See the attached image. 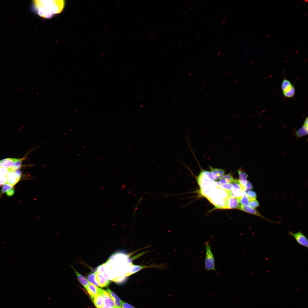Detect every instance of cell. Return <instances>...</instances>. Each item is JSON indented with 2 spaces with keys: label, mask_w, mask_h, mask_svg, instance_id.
<instances>
[{
  "label": "cell",
  "mask_w": 308,
  "mask_h": 308,
  "mask_svg": "<svg viewBox=\"0 0 308 308\" xmlns=\"http://www.w3.org/2000/svg\"><path fill=\"white\" fill-rule=\"evenodd\" d=\"M33 7L40 16L46 18L51 17L54 15L60 13L63 9L64 0H34Z\"/></svg>",
  "instance_id": "6da1fadb"
},
{
  "label": "cell",
  "mask_w": 308,
  "mask_h": 308,
  "mask_svg": "<svg viewBox=\"0 0 308 308\" xmlns=\"http://www.w3.org/2000/svg\"><path fill=\"white\" fill-rule=\"evenodd\" d=\"M212 237L209 240L206 241L204 243L206 250L205 257L204 260V267L203 270L207 271H214L216 274H218V272L215 268V262L214 256L212 251L210 242Z\"/></svg>",
  "instance_id": "7a4b0ae2"
},
{
  "label": "cell",
  "mask_w": 308,
  "mask_h": 308,
  "mask_svg": "<svg viewBox=\"0 0 308 308\" xmlns=\"http://www.w3.org/2000/svg\"><path fill=\"white\" fill-rule=\"evenodd\" d=\"M281 88L283 96L285 98H292L295 94V89L290 81L284 78L281 84Z\"/></svg>",
  "instance_id": "3957f363"
},
{
  "label": "cell",
  "mask_w": 308,
  "mask_h": 308,
  "mask_svg": "<svg viewBox=\"0 0 308 308\" xmlns=\"http://www.w3.org/2000/svg\"><path fill=\"white\" fill-rule=\"evenodd\" d=\"M288 235L293 237L296 242L300 245L307 248L308 247V240L307 237L300 231L297 232L290 231Z\"/></svg>",
  "instance_id": "277c9868"
},
{
  "label": "cell",
  "mask_w": 308,
  "mask_h": 308,
  "mask_svg": "<svg viewBox=\"0 0 308 308\" xmlns=\"http://www.w3.org/2000/svg\"><path fill=\"white\" fill-rule=\"evenodd\" d=\"M240 198L228 197L226 200V209L238 208Z\"/></svg>",
  "instance_id": "5b68a950"
},
{
  "label": "cell",
  "mask_w": 308,
  "mask_h": 308,
  "mask_svg": "<svg viewBox=\"0 0 308 308\" xmlns=\"http://www.w3.org/2000/svg\"><path fill=\"white\" fill-rule=\"evenodd\" d=\"M19 159L13 158H7L0 161V163L1 164V167H5L7 169L11 168L14 167L16 163Z\"/></svg>",
  "instance_id": "8992f818"
},
{
  "label": "cell",
  "mask_w": 308,
  "mask_h": 308,
  "mask_svg": "<svg viewBox=\"0 0 308 308\" xmlns=\"http://www.w3.org/2000/svg\"><path fill=\"white\" fill-rule=\"evenodd\" d=\"M7 183L13 186L20 180L15 173L14 171L9 170L6 175Z\"/></svg>",
  "instance_id": "52a82bcc"
},
{
  "label": "cell",
  "mask_w": 308,
  "mask_h": 308,
  "mask_svg": "<svg viewBox=\"0 0 308 308\" xmlns=\"http://www.w3.org/2000/svg\"><path fill=\"white\" fill-rule=\"evenodd\" d=\"M96 279L100 285V287H108L110 283V281L102 274L100 273H96Z\"/></svg>",
  "instance_id": "ba28073f"
},
{
  "label": "cell",
  "mask_w": 308,
  "mask_h": 308,
  "mask_svg": "<svg viewBox=\"0 0 308 308\" xmlns=\"http://www.w3.org/2000/svg\"><path fill=\"white\" fill-rule=\"evenodd\" d=\"M212 173L215 180H218L222 178L225 174L224 170L209 167Z\"/></svg>",
  "instance_id": "9c48e42d"
},
{
  "label": "cell",
  "mask_w": 308,
  "mask_h": 308,
  "mask_svg": "<svg viewBox=\"0 0 308 308\" xmlns=\"http://www.w3.org/2000/svg\"><path fill=\"white\" fill-rule=\"evenodd\" d=\"M226 200L213 198L209 200L215 206L216 208L226 209Z\"/></svg>",
  "instance_id": "30bf717a"
},
{
  "label": "cell",
  "mask_w": 308,
  "mask_h": 308,
  "mask_svg": "<svg viewBox=\"0 0 308 308\" xmlns=\"http://www.w3.org/2000/svg\"><path fill=\"white\" fill-rule=\"evenodd\" d=\"M85 288L90 297L91 299L93 298L98 293L99 288L91 283H90Z\"/></svg>",
  "instance_id": "8fae6325"
},
{
  "label": "cell",
  "mask_w": 308,
  "mask_h": 308,
  "mask_svg": "<svg viewBox=\"0 0 308 308\" xmlns=\"http://www.w3.org/2000/svg\"><path fill=\"white\" fill-rule=\"evenodd\" d=\"M70 266L74 270L79 281L85 288L90 283V282L88 279L79 273L72 266L70 265Z\"/></svg>",
  "instance_id": "7c38bea8"
},
{
  "label": "cell",
  "mask_w": 308,
  "mask_h": 308,
  "mask_svg": "<svg viewBox=\"0 0 308 308\" xmlns=\"http://www.w3.org/2000/svg\"><path fill=\"white\" fill-rule=\"evenodd\" d=\"M238 209L247 213L254 214L264 218L262 216L257 210H255V209L249 206H246L242 204H240Z\"/></svg>",
  "instance_id": "4fadbf2b"
},
{
  "label": "cell",
  "mask_w": 308,
  "mask_h": 308,
  "mask_svg": "<svg viewBox=\"0 0 308 308\" xmlns=\"http://www.w3.org/2000/svg\"><path fill=\"white\" fill-rule=\"evenodd\" d=\"M110 295L116 307L117 308H121V300L117 295L110 289L105 290Z\"/></svg>",
  "instance_id": "5bb4252c"
},
{
  "label": "cell",
  "mask_w": 308,
  "mask_h": 308,
  "mask_svg": "<svg viewBox=\"0 0 308 308\" xmlns=\"http://www.w3.org/2000/svg\"><path fill=\"white\" fill-rule=\"evenodd\" d=\"M91 299L97 308H101L103 307V299L100 294L98 293Z\"/></svg>",
  "instance_id": "9a60e30c"
},
{
  "label": "cell",
  "mask_w": 308,
  "mask_h": 308,
  "mask_svg": "<svg viewBox=\"0 0 308 308\" xmlns=\"http://www.w3.org/2000/svg\"><path fill=\"white\" fill-rule=\"evenodd\" d=\"M308 130V125L303 124L301 127L296 131L297 137H300L307 135Z\"/></svg>",
  "instance_id": "2e32d148"
},
{
  "label": "cell",
  "mask_w": 308,
  "mask_h": 308,
  "mask_svg": "<svg viewBox=\"0 0 308 308\" xmlns=\"http://www.w3.org/2000/svg\"><path fill=\"white\" fill-rule=\"evenodd\" d=\"M243 192L239 190L232 188V190L228 192L229 197L240 198L242 196Z\"/></svg>",
  "instance_id": "e0dca14e"
},
{
  "label": "cell",
  "mask_w": 308,
  "mask_h": 308,
  "mask_svg": "<svg viewBox=\"0 0 308 308\" xmlns=\"http://www.w3.org/2000/svg\"><path fill=\"white\" fill-rule=\"evenodd\" d=\"M233 176L231 173L227 174L221 178L219 182L220 184H223L227 183H232L234 180Z\"/></svg>",
  "instance_id": "ac0fdd59"
},
{
  "label": "cell",
  "mask_w": 308,
  "mask_h": 308,
  "mask_svg": "<svg viewBox=\"0 0 308 308\" xmlns=\"http://www.w3.org/2000/svg\"><path fill=\"white\" fill-rule=\"evenodd\" d=\"M88 280L91 283L96 286H100V285L98 282L96 277V274L95 273H91L87 276Z\"/></svg>",
  "instance_id": "d6986e66"
},
{
  "label": "cell",
  "mask_w": 308,
  "mask_h": 308,
  "mask_svg": "<svg viewBox=\"0 0 308 308\" xmlns=\"http://www.w3.org/2000/svg\"><path fill=\"white\" fill-rule=\"evenodd\" d=\"M239 202L242 205L247 206H249V200L245 191L243 192L242 196L240 198Z\"/></svg>",
  "instance_id": "ffe728a7"
},
{
  "label": "cell",
  "mask_w": 308,
  "mask_h": 308,
  "mask_svg": "<svg viewBox=\"0 0 308 308\" xmlns=\"http://www.w3.org/2000/svg\"><path fill=\"white\" fill-rule=\"evenodd\" d=\"M200 174L203 177L212 181H215L212 173L208 171L203 170L202 171Z\"/></svg>",
  "instance_id": "44dd1931"
},
{
  "label": "cell",
  "mask_w": 308,
  "mask_h": 308,
  "mask_svg": "<svg viewBox=\"0 0 308 308\" xmlns=\"http://www.w3.org/2000/svg\"><path fill=\"white\" fill-rule=\"evenodd\" d=\"M25 159V157H24L22 158L19 159V160L16 163L15 165L13 167L8 169L9 170L15 171L20 169L21 167L22 163L23 161Z\"/></svg>",
  "instance_id": "7402d4cb"
},
{
  "label": "cell",
  "mask_w": 308,
  "mask_h": 308,
  "mask_svg": "<svg viewBox=\"0 0 308 308\" xmlns=\"http://www.w3.org/2000/svg\"><path fill=\"white\" fill-rule=\"evenodd\" d=\"M217 188H220L229 192L232 190L233 186L231 183H228L221 185Z\"/></svg>",
  "instance_id": "603a6c76"
},
{
  "label": "cell",
  "mask_w": 308,
  "mask_h": 308,
  "mask_svg": "<svg viewBox=\"0 0 308 308\" xmlns=\"http://www.w3.org/2000/svg\"><path fill=\"white\" fill-rule=\"evenodd\" d=\"M233 188L239 190L241 191H244V190L242 186H241L239 180L235 179L234 181L232 183Z\"/></svg>",
  "instance_id": "cb8c5ba5"
},
{
  "label": "cell",
  "mask_w": 308,
  "mask_h": 308,
  "mask_svg": "<svg viewBox=\"0 0 308 308\" xmlns=\"http://www.w3.org/2000/svg\"><path fill=\"white\" fill-rule=\"evenodd\" d=\"M249 199V206L252 208L255 209L259 206V203L256 198H252Z\"/></svg>",
  "instance_id": "d4e9b609"
},
{
  "label": "cell",
  "mask_w": 308,
  "mask_h": 308,
  "mask_svg": "<svg viewBox=\"0 0 308 308\" xmlns=\"http://www.w3.org/2000/svg\"><path fill=\"white\" fill-rule=\"evenodd\" d=\"M238 174L239 178V181H246L248 177V175L242 170L239 169L238 170Z\"/></svg>",
  "instance_id": "484cf974"
},
{
  "label": "cell",
  "mask_w": 308,
  "mask_h": 308,
  "mask_svg": "<svg viewBox=\"0 0 308 308\" xmlns=\"http://www.w3.org/2000/svg\"><path fill=\"white\" fill-rule=\"evenodd\" d=\"M148 252H143L139 254H137L135 256H134L132 257L131 258H130L128 259L127 261V262L128 263L130 264L131 263H132V261L133 260L137 259L139 257H140L146 254V253H148Z\"/></svg>",
  "instance_id": "4316f807"
},
{
  "label": "cell",
  "mask_w": 308,
  "mask_h": 308,
  "mask_svg": "<svg viewBox=\"0 0 308 308\" xmlns=\"http://www.w3.org/2000/svg\"><path fill=\"white\" fill-rule=\"evenodd\" d=\"M13 187V186L12 185L7 183L4 184L2 186L1 190L2 193H3L7 192L10 189Z\"/></svg>",
  "instance_id": "83f0119b"
},
{
  "label": "cell",
  "mask_w": 308,
  "mask_h": 308,
  "mask_svg": "<svg viewBox=\"0 0 308 308\" xmlns=\"http://www.w3.org/2000/svg\"><path fill=\"white\" fill-rule=\"evenodd\" d=\"M246 193L249 199L256 198L257 196L256 193L253 191H248L246 192Z\"/></svg>",
  "instance_id": "f1b7e54d"
},
{
  "label": "cell",
  "mask_w": 308,
  "mask_h": 308,
  "mask_svg": "<svg viewBox=\"0 0 308 308\" xmlns=\"http://www.w3.org/2000/svg\"><path fill=\"white\" fill-rule=\"evenodd\" d=\"M9 171L8 169L0 167V176H6Z\"/></svg>",
  "instance_id": "f546056e"
},
{
  "label": "cell",
  "mask_w": 308,
  "mask_h": 308,
  "mask_svg": "<svg viewBox=\"0 0 308 308\" xmlns=\"http://www.w3.org/2000/svg\"><path fill=\"white\" fill-rule=\"evenodd\" d=\"M121 308H135L131 305L121 301Z\"/></svg>",
  "instance_id": "4dcf8cb0"
},
{
  "label": "cell",
  "mask_w": 308,
  "mask_h": 308,
  "mask_svg": "<svg viewBox=\"0 0 308 308\" xmlns=\"http://www.w3.org/2000/svg\"><path fill=\"white\" fill-rule=\"evenodd\" d=\"M7 179L6 176H0V186L6 183Z\"/></svg>",
  "instance_id": "1f68e13d"
},
{
  "label": "cell",
  "mask_w": 308,
  "mask_h": 308,
  "mask_svg": "<svg viewBox=\"0 0 308 308\" xmlns=\"http://www.w3.org/2000/svg\"><path fill=\"white\" fill-rule=\"evenodd\" d=\"M253 188V186L251 183L249 181H247L246 187V191L252 189Z\"/></svg>",
  "instance_id": "d6a6232c"
},
{
  "label": "cell",
  "mask_w": 308,
  "mask_h": 308,
  "mask_svg": "<svg viewBox=\"0 0 308 308\" xmlns=\"http://www.w3.org/2000/svg\"><path fill=\"white\" fill-rule=\"evenodd\" d=\"M15 193V190L13 189H11L8 191L6 193V194L7 196H12Z\"/></svg>",
  "instance_id": "836d02e7"
},
{
  "label": "cell",
  "mask_w": 308,
  "mask_h": 308,
  "mask_svg": "<svg viewBox=\"0 0 308 308\" xmlns=\"http://www.w3.org/2000/svg\"><path fill=\"white\" fill-rule=\"evenodd\" d=\"M14 171L18 178H19V179H20L21 177V173L20 170L19 169H18L15 171Z\"/></svg>",
  "instance_id": "e575fe53"
},
{
  "label": "cell",
  "mask_w": 308,
  "mask_h": 308,
  "mask_svg": "<svg viewBox=\"0 0 308 308\" xmlns=\"http://www.w3.org/2000/svg\"><path fill=\"white\" fill-rule=\"evenodd\" d=\"M308 117H307L305 118V120L304 121V124H304L305 125H308Z\"/></svg>",
  "instance_id": "d590c367"
},
{
  "label": "cell",
  "mask_w": 308,
  "mask_h": 308,
  "mask_svg": "<svg viewBox=\"0 0 308 308\" xmlns=\"http://www.w3.org/2000/svg\"><path fill=\"white\" fill-rule=\"evenodd\" d=\"M1 163H0V167H1Z\"/></svg>",
  "instance_id": "8d00e7d4"
},
{
  "label": "cell",
  "mask_w": 308,
  "mask_h": 308,
  "mask_svg": "<svg viewBox=\"0 0 308 308\" xmlns=\"http://www.w3.org/2000/svg\"><path fill=\"white\" fill-rule=\"evenodd\" d=\"M103 308V307H102V308Z\"/></svg>",
  "instance_id": "74e56055"
},
{
  "label": "cell",
  "mask_w": 308,
  "mask_h": 308,
  "mask_svg": "<svg viewBox=\"0 0 308 308\" xmlns=\"http://www.w3.org/2000/svg\"><path fill=\"white\" fill-rule=\"evenodd\" d=\"M116 308H117V307Z\"/></svg>",
  "instance_id": "f35d334b"
}]
</instances>
